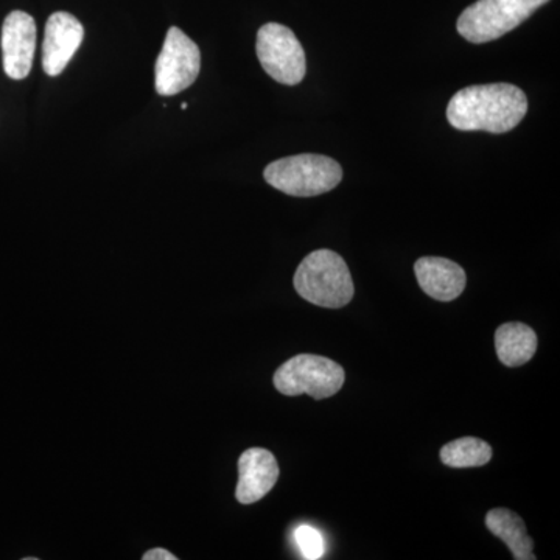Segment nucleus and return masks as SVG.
I'll list each match as a JSON object with an SVG mask.
<instances>
[{
	"instance_id": "nucleus-1",
	"label": "nucleus",
	"mask_w": 560,
	"mask_h": 560,
	"mask_svg": "<svg viewBox=\"0 0 560 560\" xmlns=\"http://www.w3.org/2000/svg\"><path fill=\"white\" fill-rule=\"evenodd\" d=\"M528 113V98L514 84H478L453 95L447 120L455 130L503 135L517 128Z\"/></svg>"
},
{
	"instance_id": "nucleus-2",
	"label": "nucleus",
	"mask_w": 560,
	"mask_h": 560,
	"mask_svg": "<svg viewBox=\"0 0 560 560\" xmlns=\"http://www.w3.org/2000/svg\"><path fill=\"white\" fill-rule=\"evenodd\" d=\"M294 289L301 298L324 308H341L353 298L348 264L330 249L313 250L298 267Z\"/></svg>"
},
{
	"instance_id": "nucleus-3",
	"label": "nucleus",
	"mask_w": 560,
	"mask_h": 560,
	"mask_svg": "<svg viewBox=\"0 0 560 560\" xmlns=\"http://www.w3.org/2000/svg\"><path fill=\"white\" fill-rule=\"evenodd\" d=\"M264 176L282 194L311 198L334 190L341 183L342 168L337 161L323 154H298L271 162Z\"/></svg>"
},
{
	"instance_id": "nucleus-4",
	"label": "nucleus",
	"mask_w": 560,
	"mask_h": 560,
	"mask_svg": "<svg viewBox=\"0 0 560 560\" xmlns=\"http://www.w3.org/2000/svg\"><path fill=\"white\" fill-rule=\"evenodd\" d=\"M550 0H478L460 13L458 32L471 44L501 38Z\"/></svg>"
},
{
	"instance_id": "nucleus-5",
	"label": "nucleus",
	"mask_w": 560,
	"mask_h": 560,
	"mask_svg": "<svg viewBox=\"0 0 560 560\" xmlns=\"http://www.w3.org/2000/svg\"><path fill=\"white\" fill-rule=\"evenodd\" d=\"M345 370L326 357L301 353L293 357L276 371V389L283 396L308 394L313 399L323 400L335 396L345 385Z\"/></svg>"
},
{
	"instance_id": "nucleus-6",
	"label": "nucleus",
	"mask_w": 560,
	"mask_h": 560,
	"mask_svg": "<svg viewBox=\"0 0 560 560\" xmlns=\"http://www.w3.org/2000/svg\"><path fill=\"white\" fill-rule=\"evenodd\" d=\"M257 58L261 68L272 80L294 86L304 80L307 72L305 51L296 35L285 25L265 24L257 33Z\"/></svg>"
},
{
	"instance_id": "nucleus-7",
	"label": "nucleus",
	"mask_w": 560,
	"mask_h": 560,
	"mask_svg": "<svg viewBox=\"0 0 560 560\" xmlns=\"http://www.w3.org/2000/svg\"><path fill=\"white\" fill-rule=\"evenodd\" d=\"M200 70V47L178 27H172L154 69L158 94L172 97L186 91L197 81Z\"/></svg>"
},
{
	"instance_id": "nucleus-8",
	"label": "nucleus",
	"mask_w": 560,
	"mask_h": 560,
	"mask_svg": "<svg viewBox=\"0 0 560 560\" xmlns=\"http://www.w3.org/2000/svg\"><path fill=\"white\" fill-rule=\"evenodd\" d=\"M36 50V24L25 11H13L2 27L3 70L11 80L27 79Z\"/></svg>"
},
{
	"instance_id": "nucleus-9",
	"label": "nucleus",
	"mask_w": 560,
	"mask_h": 560,
	"mask_svg": "<svg viewBox=\"0 0 560 560\" xmlns=\"http://www.w3.org/2000/svg\"><path fill=\"white\" fill-rule=\"evenodd\" d=\"M84 38L81 22L66 11L51 14L43 44V68L49 77H58L80 49Z\"/></svg>"
},
{
	"instance_id": "nucleus-10",
	"label": "nucleus",
	"mask_w": 560,
	"mask_h": 560,
	"mask_svg": "<svg viewBox=\"0 0 560 560\" xmlns=\"http://www.w3.org/2000/svg\"><path fill=\"white\" fill-rule=\"evenodd\" d=\"M279 478V464L271 452L249 448L238 459V482L235 497L242 504L264 499Z\"/></svg>"
},
{
	"instance_id": "nucleus-11",
	"label": "nucleus",
	"mask_w": 560,
	"mask_h": 560,
	"mask_svg": "<svg viewBox=\"0 0 560 560\" xmlns=\"http://www.w3.org/2000/svg\"><path fill=\"white\" fill-rule=\"evenodd\" d=\"M415 272L420 289L436 301H455L466 289V272L444 257H422L416 261Z\"/></svg>"
},
{
	"instance_id": "nucleus-12",
	"label": "nucleus",
	"mask_w": 560,
	"mask_h": 560,
	"mask_svg": "<svg viewBox=\"0 0 560 560\" xmlns=\"http://www.w3.org/2000/svg\"><path fill=\"white\" fill-rule=\"evenodd\" d=\"M497 355L508 368L528 363L537 350V335L522 323H508L495 331Z\"/></svg>"
},
{
	"instance_id": "nucleus-13",
	"label": "nucleus",
	"mask_w": 560,
	"mask_h": 560,
	"mask_svg": "<svg viewBox=\"0 0 560 560\" xmlns=\"http://www.w3.org/2000/svg\"><path fill=\"white\" fill-rule=\"evenodd\" d=\"M486 526L493 536L499 537L508 545L515 560H534V541L526 533L525 523L521 515L510 510H492L486 515Z\"/></svg>"
},
{
	"instance_id": "nucleus-14",
	"label": "nucleus",
	"mask_w": 560,
	"mask_h": 560,
	"mask_svg": "<svg viewBox=\"0 0 560 560\" xmlns=\"http://www.w3.org/2000/svg\"><path fill=\"white\" fill-rule=\"evenodd\" d=\"M492 458V447L478 438H460L441 448V460L455 469L486 466Z\"/></svg>"
},
{
	"instance_id": "nucleus-15",
	"label": "nucleus",
	"mask_w": 560,
	"mask_h": 560,
	"mask_svg": "<svg viewBox=\"0 0 560 560\" xmlns=\"http://www.w3.org/2000/svg\"><path fill=\"white\" fill-rule=\"evenodd\" d=\"M294 540L302 552V558L316 560L323 558L326 545L318 529L313 526L302 525L294 530Z\"/></svg>"
},
{
	"instance_id": "nucleus-16",
	"label": "nucleus",
	"mask_w": 560,
	"mask_h": 560,
	"mask_svg": "<svg viewBox=\"0 0 560 560\" xmlns=\"http://www.w3.org/2000/svg\"><path fill=\"white\" fill-rule=\"evenodd\" d=\"M143 560H176L175 555L171 551L164 550V548H154V550L147 551L143 555Z\"/></svg>"
}]
</instances>
